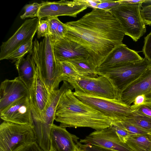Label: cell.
<instances>
[{"instance_id":"cell-1","label":"cell","mask_w":151,"mask_h":151,"mask_svg":"<svg viewBox=\"0 0 151 151\" xmlns=\"http://www.w3.org/2000/svg\"><path fill=\"white\" fill-rule=\"evenodd\" d=\"M65 25V37L84 47L89 54L88 62L96 68L116 46L123 43L125 35L110 10L94 8Z\"/></svg>"},{"instance_id":"cell-2","label":"cell","mask_w":151,"mask_h":151,"mask_svg":"<svg viewBox=\"0 0 151 151\" xmlns=\"http://www.w3.org/2000/svg\"><path fill=\"white\" fill-rule=\"evenodd\" d=\"M70 89L62 95L56 109L55 120L65 127H87L96 131L109 127L114 122L83 102Z\"/></svg>"},{"instance_id":"cell-3","label":"cell","mask_w":151,"mask_h":151,"mask_svg":"<svg viewBox=\"0 0 151 151\" xmlns=\"http://www.w3.org/2000/svg\"><path fill=\"white\" fill-rule=\"evenodd\" d=\"M32 55L50 93L59 89L60 83L65 80L62 76L60 62L55 58L53 45L48 35L40 42L35 39Z\"/></svg>"},{"instance_id":"cell-4","label":"cell","mask_w":151,"mask_h":151,"mask_svg":"<svg viewBox=\"0 0 151 151\" xmlns=\"http://www.w3.org/2000/svg\"><path fill=\"white\" fill-rule=\"evenodd\" d=\"M145 58L141 61L97 68L99 76H103L111 82L120 100L122 92L137 80L150 66Z\"/></svg>"},{"instance_id":"cell-5","label":"cell","mask_w":151,"mask_h":151,"mask_svg":"<svg viewBox=\"0 0 151 151\" xmlns=\"http://www.w3.org/2000/svg\"><path fill=\"white\" fill-rule=\"evenodd\" d=\"M73 89L67 81H63L60 88L50 92L48 103L41 117L33 121L36 142L43 151H50V134L60 99L65 91Z\"/></svg>"},{"instance_id":"cell-6","label":"cell","mask_w":151,"mask_h":151,"mask_svg":"<svg viewBox=\"0 0 151 151\" xmlns=\"http://www.w3.org/2000/svg\"><path fill=\"white\" fill-rule=\"evenodd\" d=\"M35 142L34 125L4 121L0 125V151H18Z\"/></svg>"},{"instance_id":"cell-7","label":"cell","mask_w":151,"mask_h":151,"mask_svg":"<svg viewBox=\"0 0 151 151\" xmlns=\"http://www.w3.org/2000/svg\"><path fill=\"white\" fill-rule=\"evenodd\" d=\"M142 3L121 4L110 10L120 24L125 35L135 42L146 31L141 13Z\"/></svg>"},{"instance_id":"cell-8","label":"cell","mask_w":151,"mask_h":151,"mask_svg":"<svg viewBox=\"0 0 151 151\" xmlns=\"http://www.w3.org/2000/svg\"><path fill=\"white\" fill-rule=\"evenodd\" d=\"M77 98L92 107L114 122L122 121L134 110L131 106L116 99H109L86 94L79 92H73Z\"/></svg>"},{"instance_id":"cell-9","label":"cell","mask_w":151,"mask_h":151,"mask_svg":"<svg viewBox=\"0 0 151 151\" xmlns=\"http://www.w3.org/2000/svg\"><path fill=\"white\" fill-rule=\"evenodd\" d=\"M66 81L73 87L75 91L100 97L119 99L111 82L103 76L91 77L79 76L76 78H68Z\"/></svg>"},{"instance_id":"cell-10","label":"cell","mask_w":151,"mask_h":151,"mask_svg":"<svg viewBox=\"0 0 151 151\" xmlns=\"http://www.w3.org/2000/svg\"><path fill=\"white\" fill-rule=\"evenodd\" d=\"M39 19L37 18L26 20L14 34L0 47V60L8 59L19 46L33 38L37 32Z\"/></svg>"},{"instance_id":"cell-11","label":"cell","mask_w":151,"mask_h":151,"mask_svg":"<svg viewBox=\"0 0 151 151\" xmlns=\"http://www.w3.org/2000/svg\"><path fill=\"white\" fill-rule=\"evenodd\" d=\"M79 142L116 151H132L126 143L120 140L113 124L104 129L92 132L81 139Z\"/></svg>"},{"instance_id":"cell-12","label":"cell","mask_w":151,"mask_h":151,"mask_svg":"<svg viewBox=\"0 0 151 151\" xmlns=\"http://www.w3.org/2000/svg\"><path fill=\"white\" fill-rule=\"evenodd\" d=\"M41 4L37 17L38 19L61 16L76 17L78 14L87 8L79 3L78 0L42 1Z\"/></svg>"},{"instance_id":"cell-13","label":"cell","mask_w":151,"mask_h":151,"mask_svg":"<svg viewBox=\"0 0 151 151\" xmlns=\"http://www.w3.org/2000/svg\"><path fill=\"white\" fill-rule=\"evenodd\" d=\"M50 94L42 77L39 69L37 66L34 80L29 90V97L33 121L41 117L48 103Z\"/></svg>"},{"instance_id":"cell-14","label":"cell","mask_w":151,"mask_h":151,"mask_svg":"<svg viewBox=\"0 0 151 151\" xmlns=\"http://www.w3.org/2000/svg\"><path fill=\"white\" fill-rule=\"evenodd\" d=\"M4 121L17 124L34 125L29 96L15 102L0 112Z\"/></svg>"},{"instance_id":"cell-15","label":"cell","mask_w":151,"mask_h":151,"mask_svg":"<svg viewBox=\"0 0 151 151\" xmlns=\"http://www.w3.org/2000/svg\"><path fill=\"white\" fill-rule=\"evenodd\" d=\"M29 96V89L18 76L4 80L0 87V112L15 102Z\"/></svg>"},{"instance_id":"cell-16","label":"cell","mask_w":151,"mask_h":151,"mask_svg":"<svg viewBox=\"0 0 151 151\" xmlns=\"http://www.w3.org/2000/svg\"><path fill=\"white\" fill-rule=\"evenodd\" d=\"M52 44L55 58L59 62L78 59L88 60L89 54L86 49L65 37Z\"/></svg>"},{"instance_id":"cell-17","label":"cell","mask_w":151,"mask_h":151,"mask_svg":"<svg viewBox=\"0 0 151 151\" xmlns=\"http://www.w3.org/2000/svg\"><path fill=\"white\" fill-rule=\"evenodd\" d=\"M51 148L55 151H75L81 143L79 138L65 127L53 124L50 136Z\"/></svg>"},{"instance_id":"cell-18","label":"cell","mask_w":151,"mask_h":151,"mask_svg":"<svg viewBox=\"0 0 151 151\" xmlns=\"http://www.w3.org/2000/svg\"><path fill=\"white\" fill-rule=\"evenodd\" d=\"M150 91H151V65L122 92L120 100L131 106L137 96Z\"/></svg>"},{"instance_id":"cell-19","label":"cell","mask_w":151,"mask_h":151,"mask_svg":"<svg viewBox=\"0 0 151 151\" xmlns=\"http://www.w3.org/2000/svg\"><path fill=\"white\" fill-rule=\"evenodd\" d=\"M143 58L135 50L128 48L123 43L116 46L108 55L97 68L140 61Z\"/></svg>"},{"instance_id":"cell-20","label":"cell","mask_w":151,"mask_h":151,"mask_svg":"<svg viewBox=\"0 0 151 151\" xmlns=\"http://www.w3.org/2000/svg\"><path fill=\"white\" fill-rule=\"evenodd\" d=\"M15 65L18 73V77L29 90L33 83L37 66L29 53L26 58H22L15 62Z\"/></svg>"},{"instance_id":"cell-21","label":"cell","mask_w":151,"mask_h":151,"mask_svg":"<svg viewBox=\"0 0 151 151\" xmlns=\"http://www.w3.org/2000/svg\"><path fill=\"white\" fill-rule=\"evenodd\" d=\"M125 143L132 151H151V134H132Z\"/></svg>"},{"instance_id":"cell-22","label":"cell","mask_w":151,"mask_h":151,"mask_svg":"<svg viewBox=\"0 0 151 151\" xmlns=\"http://www.w3.org/2000/svg\"><path fill=\"white\" fill-rule=\"evenodd\" d=\"M49 23V35L52 43L65 37L67 30L65 24L57 17L47 18Z\"/></svg>"},{"instance_id":"cell-23","label":"cell","mask_w":151,"mask_h":151,"mask_svg":"<svg viewBox=\"0 0 151 151\" xmlns=\"http://www.w3.org/2000/svg\"><path fill=\"white\" fill-rule=\"evenodd\" d=\"M67 61L73 66L80 76L87 77H97L99 75L97 68L90 63L87 60L75 59Z\"/></svg>"},{"instance_id":"cell-24","label":"cell","mask_w":151,"mask_h":151,"mask_svg":"<svg viewBox=\"0 0 151 151\" xmlns=\"http://www.w3.org/2000/svg\"><path fill=\"white\" fill-rule=\"evenodd\" d=\"M122 121L136 125L151 134V118L140 114L134 110Z\"/></svg>"},{"instance_id":"cell-25","label":"cell","mask_w":151,"mask_h":151,"mask_svg":"<svg viewBox=\"0 0 151 151\" xmlns=\"http://www.w3.org/2000/svg\"><path fill=\"white\" fill-rule=\"evenodd\" d=\"M32 40L33 39H32L19 46L9 56L8 59L16 62L20 58L24 57L27 53L32 54L33 46Z\"/></svg>"},{"instance_id":"cell-26","label":"cell","mask_w":151,"mask_h":151,"mask_svg":"<svg viewBox=\"0 0 151 151\" xmlns=\"http://www.w3.org/2000/svg\"><path fill=\"white\" fill-rule=\"evenodd\" d=\"M59 62L62 76L65 81H66L68 78H75L79 76L70 62L66 61Z\"/></svg>"},{"instance_id":"cell-27","label":"cell","mask_w":151,"mask_h":151,"mask_svg":"<svg viewBox=\"0 0 151 151\" xmlns=\"http://www.w3.org/2000/svg\"><path fill=\"white\" fill-rule=\"evenodd\" d=\"M41 6V3L37 2L26 4L24 7V12L20 16V18L24 19L26 18L37 17Z\"/></svg>"},{"instance_id":"cell-28","label":"cell","mask_w":151,"mask_h":151,"mask_svg":"<svg viewBox=\"0 0 151 151\" xmlns=\"http://www.w3.org/2000/svg\"><path fill=\"white\" fill-rule=\"evenodd\" d=\"M125 129L132 134H150L139 127L123 121H117L114 123Z\"/></svg>"},{"instance_id":"cell-29","label":"cell","mask_w":151,"mask_h":151,"mask_svg":"<svg viewBox=\"0 0 151 151\" xmlns=\"http://www.w3.org/2000/svg\"><path fill=\"white\" fill-rule=\"evenodd\" d=\"M151 103V91L139 94L135 98L133 104L131 105L132 108L144 104Z\"/></svg>"},{"instance_id":"cell-30","label":"cell","mask_w":151,"mask_h":151,"mask_svg":"<svg viewBox=\"0 0 151 151\" xmlns=\"http://www.w3.org/2000/svg\"><path fill=\"white\" fill-rule=\"evenodd\" d=\"M37 32L38 38L49 35V23L47 19H39Z\"/></svg>"},{"instance_id":"cell-31","label":"cell","mask_w":151,"mask_h":151,"mask_svg":"<svg viewBox=\"0 0 151 151\" xmlns=\"http://www.w3.org/2000/svg\"><path fill=\"white\" fill-rule=\"evenodd\" d=\"M142 52L145 58L151 63V32L145 37Z\"/></svg>"},{"instance_id":"cell-32","label":"cell","mask_w":151,"mask_h":151,"mask_svg":"<svg viewBox=\"0 0 151 151\" xmlns=\"http://www.w3.org/2000/svg\"><path fill=\"white\" fill-rule=\"evenodd\" d=\"M100 3L97 6L96 8L104 10H111L121 4L119 0L113 1L110 0H100Z\"/></svg>"},{"instance_id":"cell-33","label":"cell","mask_w":151,"mask_h":151,"mask_svg":"<svg viewBox=\"0 0 151 151\" xmlns=\"http://www.w3.org/2000/svg\"><path fill=\"white\" fill-rule=\"evenodd\" d=\"M141 13L145 24L151 25V5L142 6Z\"/></svg>"},{"instance_id":"cell-34","label":"cell","mask_w":151,"mask_h":151,"mask_svg":"<svg viewBox=\"0 0 151 151\" xmlns=\"http://www.w3.org/2000/svg\"><path fill=\"white\" fill-rule=\"evenodd\" d=\"M132 108L137 113L151 118V103L144 104Z\"/></svg>"},{"instance_id":"cell-35","label":"cell","mask_w":151,"mask_h":151,"mask_svg":"<svg viewBox=\"0 0 151 151\" xmlns=\"http://www.w3.org/2000/svg\"><path fill=\"white\" fill-rule=\"evenodd\" d=\"M81 151H116L106 148L91 145H83L81 143L79 147Z\"/></svg>"},{"instance_id":"cell-36","label":"cell","mask_w":151,"mask_h":151,"mask_svg":"<svg viewBox=\"0 0 151 151\" xmlns=\"http://www.w3.org/2000/svg\"><path fill=\"white\" fill-rule=\"evenodd\" d=\"M113 125L119 138L124 143H125V139L128 137L132 134L125 129L119 126L114 124Z\"/></svg>"},{"instance_id":"cell-37","label":"cell","mask_w":151,"mask_h":151,"mask_svg":"<svg viewBox=\"0 0 151 151\" xmlns=\"http://www.w3.org/2000/svg\"><path fill=\"white\" fill-rule=\"evenodd\" d=\"M78 2L87 7L96 8L97 6L100 3V0H78Z\"/></svg>"},{"instance_id":"cell-38","label":"cell","mask_w":151,"mask_h":151,"mask_svg":"<svg viewBox=\"0 0 151 151\" xmlns=\"http://www.w3.org/2000/svg\"><path fill=\"white\" fill-rule=\"evenodd\" d=\"M18 151H43L36 142H33Z\"/></svg>"},{"instance_id":"cell-39","label":"cell","mask_w":151,"mask_h":151,"mask_svg":"<svg viewBox=\"0 0 151 151\" xmlns=\"http://www.w3.org/2000/svg\"><path fill=\"white\" fill-rule=\"evenodd\" d=\"M145 0H119L121 4H135L143 3Z\"/></svg>"},{"instance_id":"cell-40","label":"cell","mask_w":151,"mask_h":151,"mask_svg":"<svg viewBox=\"0 0 151 151\" xmlns=\"http://www.w3.org/2000/svg\"><path fill=\"white\" fill-rule=\"evenodd\" d=\"M142 3L145 4H146L144 6L151 5V0H145Z\"/></svg>"},{"instance_id":"cell-41","label":"cell","mask_w":151,"mask_h":151,"mask_svg":"<svg viewBox=\"0 0 151 151\" xmlns=\"http://www.w3.org/2000/svg\"><path fill=\"white\" fill-rule=\"evenodd\" d=\"M50 151H55L53 149L51 148Z\"/></svg>"},{"instance_id":"cell-42","label":"cell","mask_w":151,"mask_h":151,"mask_svg":"<svg viewBox=\"0 0 151 151\" xmlns=\"http://www.w3.org/2000/svg\"><path fill=\"white\" fill-rule=\"evenodd\" d=\"M75 151H79V149H78L77 150H76Z\"/></svg>"},{"instance_id":"cell-43","label":"cell","mask_w":151,"mask_h":151,"mask_svg":"<svg viewBox=\"0 0 151 151\" xmlns=\"http://www.w3.org/2000/svg\"><path fill=\"white\" fill-rule=\"evenodd\" d=\"M79 151H80V150H79Z\"/></svg>"}]
</instances>
